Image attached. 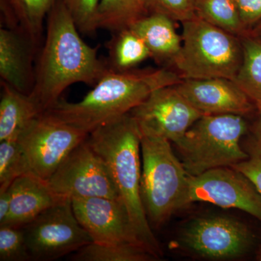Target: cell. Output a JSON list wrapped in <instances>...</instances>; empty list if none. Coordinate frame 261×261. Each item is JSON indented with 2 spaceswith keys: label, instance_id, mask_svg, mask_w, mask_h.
I'll return each mask as SVG.
<instances>
[{
  "label": "cell",
  "instance_id": "21",
  "mask_svg": "<svg viewBox=\"0 0 261 261\" xmlns=\"http://www.w3.org/2000/svg\"><path fill=\"white\" fill-rule=\"evenodd\" d=\"M145 0H100L98 6V29L113 33L128 29L149 15Z\"/></svg>",
  "mask_w": 261,
  "mask_h": 261
},
{
  "label": "cell",
  "instance_id": "31",
  "mask_svg": "<svg viewBox=\"0 0 261 261\" xmlns=\"http://www.w3.org/2000/svg\"><path fill=\"white\" fill-rule=\"evenodd\" d=\"M10 194L9 190L0 191V226L6 223L10 211Z\"/></svg>",
  "mask_w": 261,
  "mask_h": 261
},
{
  "label": "cell",
  "instance_id": "29",
  "mask_svg": "<svg viewBox=\"0 0 261 261\" xmlns=\"http://www.w3.org/2000/svg\"><path fill=\"white\" fill-rule=\"evenodd\" d=\"M197 0H145L150 13H160L172 19L173 21H186L195 15Z\"/></svg>",
  "mask_w": 261,
  "mask_h": 261
},
{
  "label": "cell",
  "instance_id": "26",
  "mask_svg": "<svg viewBox=\"0 0 261 261\" xmlns=\"http://www.w3.org/2000/svg\"><path fill=\"white\" fill-rule=\"evenodd\" d=\"M0 260H32L22 227L0 226Z\"/></svg>",
  "mask_w": 261,
  "mask_h": 261
},
{
  "label": "cell",
  "instance_id": "10",
  "mask_svg": "<svg viewBox=\"0 0 261 261\" xmlns=\"http://www.w3.org/2000/svg\"><path fill=\"white\" fill-rule=\"evenodd\" d=\"M195 202L238 209L261 221V194L245 175L231 167L214 168L198 176L190 175L186 205Z\"/></svg>",
  "mask_w": 261,
  "mask_h": 261
},
{
  "label": "cell",
  "instance_id": "1",
  "mask_svg": "<svg viewBox=\"0 0 261 261\" xmlns=\"http://www.w3.org/2000/svg\"><path fill=\"white\" fill-rule=\"evenodd\" d=\"M63 0H57L47 18L44 46L35 67V82L30 95L42 113L61 99L71 86L94 87L109 70L99 59L97 48L88 45Z\"/></svg>",
  "mask_w": 261,
  "mask_h": 261
},
{
  "label": "cell",
  "instance_id": "5",
  "mask_svg": "<svg viewBox=\"0 0 261 261\" xmlns=\"http://www.w3.org/2000/svg\"><path fill=\"white\" fill-rule=\"evenodd\" d=\"M141 194L148 220L159 227L186 206L190 174L163 137L141 135Z\"/></svg>",
  "mask_w": 261,
  "mask_h": 261
},
{
  "label": "cell",
  "instance_id": "20",
  "mask_svg": "<svg viewBox=\"0 0 261 261\" xmlns=\"http://www.w3.org/2000/svg\"><path fill=\"white\" fill-rule=\"evenodd\" d=\"M109 70L123 72L133 70L135 66L151 58L145 42L130 28L113 33L108 43Z\"/></svg>",
  "mask_w": 261,
  "mask_h": 261
},
{
  "label": "cell",
  "instance_id": "9",
  "mask_svg": "<svg viewBox=\"0 0 261 261\" xmlns=\"http://www.w3.org/2000/svg\"><path fill=\"white\" fill-rule=\"evenodd\" d=\"M47 183L56 195L63 198L121 199L107 164L87 139L68 154Z\"/></svg>",
  "mask_w": 261,
  "mask_h": 261
},
{
  "label": "cell",
  "instance_id": "7",
  "mask_svg": "<svg viewBox=\"0 0 261 261\" xmlns=\"http://www.w3.org/2000/svg\"><path fill=\"white\" fill-rule=\"evenodd\" d=\"M32 260H57L92 243L65 198L22 227Z\"/></svg>",
  "mask_w": 261,
  "mask_h": 261
},
{
  "label": "cell",
  "instance_id": "30",
  "mask_svg": "<svg viewBox=\"0 0 261 261\" xmlns=\"http://www.w3.org/2000/svg\"><path fill=\"white\" fill-rule=\"evenodd\" d=\"M242 23L247 32L261 21V0H234Z\"/></svg>",
  "mask_w": 261,
  "mask_h": 261
},
{
  "label": "cell",
  "instance_id": "4",
  "mask_svg": "<svg viewBox=\"0 0 261 261\" xmlns=\"http://www.w3.org/2000/svg\"><path fill=\"white\" fill-rule=\"evenodd\" d=\"M181 24V47L172 65L182 80H234L243 61L240 38L197 16Z\"/></svg>",
  "mask_w": 261,
  "mask_h": 261
},
{
  "label": "cell",
  "instance_id": "19",
  "mask_svg": "<svg viewBox=\"0 0 261 261\" xmlns=\"http://www.w3.org/2000/svg\"><path fill=\"white\" fill-rule=\"evenodd\" d=\"M57 0H0L2 15L8 28L15 29L36 46L39 43L43 24Z\"/></svg>",
  "mask_w": 261,
  "mask_h": 261
},
{
  "label": "cell",
  "instance_id": "14",
  "mask_svg": "<svg viewBox=\"0 0 261 261\" xmlns=\"http://www.w3.org/2000/svg\"><path fill=\"white\" fill-rule=\"evenodd\" d=\"M175 87L202 115L244 116L255 106L234 81L228 79L182 80Z\"/></svg>",
  "mask_w": 261,
  "mask_h": 261
},
{
  "label": "cell",
  "instance_id": "16",
  "mask_svg": "<svg viewBox=\"0 0 261 261\" xmlns=\"http://www.w3.org/2000/svg\"><path fill=\"white\" fill-rule=\"evenodd\" d=\"M8 190L11 200L10 211L4 225L16 227H23L43 211L65 199L56 195L47 181L32 173L16 178Z\"/></svg>",
  "mask_w": 261,
  "mask_h": 261
},
{
  "label": "cell",
  "instance_id": "18",
  "mask_svg": "<svg viewBox=\"0 0 261 261\" xmlns=\"http://www.w3.org/2000/svg\"><path fill=\"white\" fill-rule=\"evenodd\" d=\"M1 83L0 141L16 140L23 128L42 111L30 94Z\"/></svg>",
  "mask_w": 261,
  "mask_h": 261
},
{
  "label": "cell",
  "instance_id": "2",
  "mask_svg": "<svg viewBox=\"0 0 261 261\" xmlns=\"http://www.w3.org/2000/svg\"><path fill=\"white\" fill-rule=\"evenodd\" d=\"M181 80L177 72L166 68L109 70L82 100L69 102L61 99L43 113L89 134L128 114L154 91L176 85Z\"/></svg>",
  "mask_w": 261,
  "mask_h": 261
},
{
  "label": "cell",
  "instance_id": "27",
  "mask_svg": "<svg viewBox=\"0 0 261 261\" xmlns=\"http://www.w3.org/2000/svg\"><path fill=\"white\" fill-rule=\"evenodd\" d=\"M244 149L248 157L231 168L245 175L261 194V130L258 128L247 141Z\"/></svg>",
  "mask_w": 261,
  "mask_h": 261
},
{
  "label": "cell",
  "instance_id": "12",
  "mask_svg": "<svg viewBox=\"0 0 261 261\" xmlns=\"http://www.w3.org/2000/svg\"><path fill=\"white\" fill-rule=\"evenodd\" d=\"M180 243L200 256L226 259L240 256L252 243V235L243 223L225 217L194 220L181 233Z\"/></svg>",
  "mask_w": 261,
  "mask_h": 261
},
{
  "label": "cell",
  "instance_id": "28",
  "mask_svg": "<svg viewBox=\"0 0 261 261\" xmlns=\"http://www.w3.org/2000/svg\"><path fill=\"white\" fill-rule=\"evenodd\" d=\"M81 34L92 35L98 29L97 13L100 0H63Z\"/></svg>",
  "mask_w": 261,
  "mask_h": 261
},
{
  "label": "cell",
  "instance_id": "34",
  "mask_svg": "<svg viewBox=\"0 0 261 261\" xmlns=\"http://www.w3.org/2000/svg\"><path fill=\"white\" fill-rule=\"evenodd\" d=\"M259 129H260V128H259Z\"/></svg>",
  "mask_w": 261,
  "mask_h": 261
},
{
  "label": "cell",
  "instance_id": "3",
  "mask_svg": "<svg viewBox=\"0 0 261 261\" xmlns=\"http://www.w3.org/2000/svg\"><path fill=\"white\" fill-rule=\"evenodd\" d=\"M87 141L107 164L137 240L160 258L162 251L149 225L141 194V134L137 122L128 113L98 127L89 134Z\"/></svg>",
  "mask_w": 261,
  "mask_h": 261
},
{
  "label": "cell",
  "instance_id": "6",
  "mask_svg": "<svg viewBox=\"0 0 261 261\" xmlns=\"http://www.w3.org/2000/svg\"><path fill=\"white\" fill-rule=\"evenodd\" d=\"M247 122L240 115H203L175 144L187 172L191 176L231 167L248 157L242 147Z\"/></svg>",
  "mask_w": 261,
  "mask_h": 261
},
{
  "label": "cell",
  "instance_id": "13",
  "mask_svg": "<svg viewBox=\"0 0 261 261\" xmlns=\"http://www.w3.org/2000/svg\"><path fill=\"white\" fill-rule=\"evenodd\" d=\"M71 202L75 217L93 243L101 245L132 243L142 246L136 237L121 199L75 197Z\"/></svg>",
  "mask_w": 261,
  "mask_h": 261
},
{
  "label": "cell",
  "instance_id": "33",
  "mask_svg": "<svg viewBox=\"0 0 261 261\" xmlns=\"http://www.w3.org/2000/svg\"><path fill=\"white\" fill-rule=\"evenodd\" d=\"M257 109H258L259 112V118H260V123H259L258 126L257 128H260L261 130V106H257Z\"/></svg>",
  "mask_w": 261,
  "mask_h": 261
},
{
  "label": "cell",
  "instance_id": "24",
  "mask_svg": "<svg viewBox=\"0 0 261 261\" xmlns=\"http://www.w3.org/2000/svg\"><path fill=\"white\" fill-rule=\"evenodd\" d=\"M156 257L137 244L101 245L92 243L78 250L72 256L77 261H148Z\"/></svg>",
  "mask_w": 261,
  "mask_h": 261
},
{
  "label": "cell",
  "instance_id": "32",
  "mask_svg": "<svg viewBox=\"0 0 261 261\" xmlns=\"http://www.w3.org/2000/svg\"><path fill=\"white\" fill-rule=\"evenodd\" d=\"M252 34L261 41V21L252 31Z\"/></svg>",
  "mask_w": 261,
  "mask_h": 261
},
{
  "label": "cell",
  "instance_id": "15",
  "mask_svg": "<svg viewBox=\"0 0 261 261\" xmlns=\"http://www.w3.org/2000/svg\"><path fill=\"white\" fill-rule=\"evenodd\" d=\"M37 46L19 31L11 28L0 29V78L22 92L30 94L35 82L33 67Z\"/></svg>",
  "mask_w": 261,
  "mask_h": 261
},
{
  "label": "cell",
  "instance_id": "11",
  "mask_svg": "<svg viewBox=\"0 0 261 261\" xmlns=\"http://www.w3.org/2000/svg\"><path fill=\"white\" fill-rule=\"evenodd\" d=\"M129 113L137 122L141 135L163 137L174 145L203 116L175 85L154 91Z\"/></svg>",
  "mask_w": 261,
  "mask_h": 261
},
{
  "label": "cell",
  "instance_id": "8",
  "mask_svg": "<svg viewBox=\"0 0 261 261\" xmlns=\"http://www.w3.org/2000/svg\"><path fill=\"white\" fill-rule=\"evenodd\" d=\"M89 134L42 113L18 136L31 173L47 181L76 146Z\"/></svg>",
  "mask_w": 261,
  "mask_h": 261
},
{
  "label": "cell",
  "instance_id": "23",
  "mask_svg": "<svg viewBox=\"0 0 261 261\" xmlns=\"http://www.w3.org/2000/svg\"><path fill=\"white\" fill-rule=\"evenodd\" d=\"M195 15L240 38L250 33L242 23L234 0H197Z\"/></svg>",
  "mask_w": 261,
  "mask_h": 261
},
{
  "label": "cell",
  "instance_id": "25",
  "mask_svg": "<svg viewBox=\"0 0 261 261\" xmlns=\"http://www.w3.org/2000/svg\"><path fill=\"white\" fill-rule=\"evenodd\" d=\"M28 173L30 168L18 141H0V191L8 190L16 178Z\"/></svg>",
  "mask_w": 261,
  "mask_h": 261
},
{
  "label": "cell",
  "instance_id": "22",
  "mask_svg": "<svg viewBox=\"0 0 261 261\" xmlns=\"http://www.w3.org/2000/svg\"><path fill=\"white\" fill-rule=\"evenodd\" d=\"M240 39L243 61L233 81L257 107L261 106V41L252 32Z\"/></svg>",
  "mask_w": 261,
  "mask_h": 261
},
{
  "label": "cell",
  "instance_id": "17",
  "mask_svg": "<svg viewBox=\"0 0 261 261\" xmlns=\"http://www.w3.org/2000/svg\"><path fill=\"white\" fill-rule=\"evenodd\" d=\"M174 22L166 15L150 13L134 23L130 29L145 42L151 58L159 63L172 65L181 47V37Z\"/></svg>",
  "mask_w": 261,
  "mask_h": 261
}]
</instances>
